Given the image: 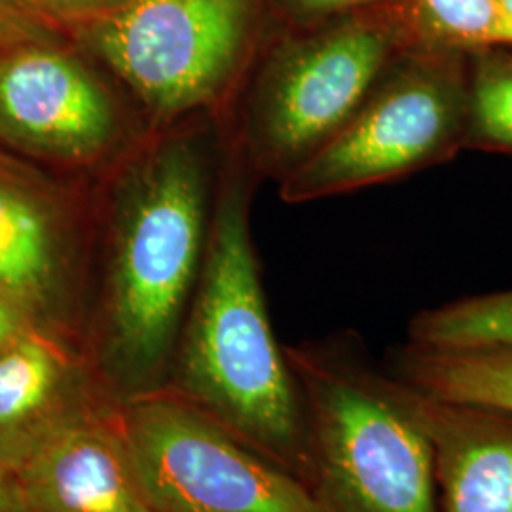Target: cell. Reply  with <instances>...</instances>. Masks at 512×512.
Here are the masks:
<instances>
[{"instance_id": "obj_1", "label": "cell", "mask_w": 512, "mask_h": 512, "mask_svg": "<svg viewBox=\"0 0 512 512\" xmlns=\"http://www.w3.org/2000/svg\"><path fill=\"white\" fill-rule=\"evenodd\" d=\"M224 135L213 116L154 129L129 150L109 211L110 346L148 378L175 346L207 249Z\"/></svg>"}, {"instance_id": "obj_2", "label": "cell", "mask_w": 512, "mask_h": 512, "mask_svg": "<svg viewBox=\"0 0 512 512\" xmlns=\"http://www.w3.org/2000/svg\"><path fill=\"white\" fill-rule=\"evenodd\" d=\"M255 175L224 143L202 272L179 348L188 403L285 467L302 454L293 366L275 340L251 232ZM202 410V408H200Z\"/></svg>"}, {"instance_id": "obj_3", "label": "cell", "mask_w": 512, "mask_h": 512, "mask_svg": "<svg viewBox=\"0 0 512 512\" xmlns=\"http://www.w3.org/2000/svg\"><path fill=\"white\" fill-rule=\"evenodd\" d=\"M420 37L395 0L262 46L219 120L226 145L258 183H283L365 103L391 63Z\"/></svg>"}, {"instance_id": "obj_4", "label": "cell", "mask_w": 512, "mask_h": 512, "mask_svg": "<svg viewBox=\"0 0 512 512\" xmlns=\"http://www.w3.org/2000/svg\"><path fill=\"white\" fill-rule=\"evenodd\" d=\"M262 10L264 0H124L76 38L162 129L226 114L262 48Z\"/></svg>"}, {"instance_id": "obj_5", "label": "cell", "mask_w": 512, "mask_h": 512, "mask_svg": "<svg viewBox=\"0 0 512 512\" xmlns=\"http://www.w3.org/2000/svg\"><path fill=\"white\" fill-rule=\"evenodd\" d=\"M471 54L418 42L385 71L325 147L277 184L285 203H310L399 181L467 147Z\"/></svg>"}, {"instance_id": "obj_6", "label": "cell", "mask_w": 512, "mask_h": 512, "mask_svg": "<svg viewBox=\"0 0 512 512\" xmlns=\"http://www.w3.org/2000/svg\"><path fill=\"white\" fill-rule=\"evenodd\" d=\"M287 357L308 389L319 495L330 512H439L433 442L416 391L310 349Z\"/></svg>"}, {"instance_id": "obj_7", "label": "cell", "mask_w": 512, "mask_h": 512, "mask_svg": "<svg viewBox=\"0 0 512 512\" xmlns=\"http://www.w3.org/2000/svg\"><path fill=\"white\" fill-rule=\"evenodd\" d=\"M120 433L156 512H330L287 467L253 454L194 404L137 401Z\"/></svg>"}, {"instance_id": "obj_8", "label": "cell", "mask_w": 512, "mask_h": 512, "mask_svg": "<svg viewBox=\"0 0 512 512\" xmlns=\"http://www.w3.org/2000/svg\"><path fill=\"white\" fill-rule=\"evenodd\" d=\"M118 101L78 55L48 38L0 54V143L59 164L88 165L120 143Z\"/></svg>"}, {"instance_id": "obj_9", "label": "cell", "mask_w": 512, "mask_h": 512, "mask_svg": "<svg viewBox=\"0 0 512 512\" xmlns=\"http://www.w3.org/2000/svg\"><path fill=\"white\" fill-rule=\"evenodd\" d=\"M27 511L156 512L143 494L122 433L97 421L54 423L27 440L18 461Z\"/></svg>"}, {"instance_id": "obj_10", "label": "cell", "mask_w": 512, "mask_h": 512, "mask_svg": "<svg viewBox=\"0 0 512 512\" xmlns=\"http://www.w3.org/2000/svg\"><path fill=\"white\" fill-rule=\"evenodd\" d=\"M69 196L0 147V293L35 321L52 306L78 239Z\"/></svg>"}, {"instance_id": "obj_11", "label": "cell", "mask_w": 512, "mask_h": 512, "mask_svg": "<svg viewBox=\"0 0 512 512\" xmlns=\"http://www.w3.org/2000/svg\"><path fill=\"white\" fill-rule=\"evenodd\" d=\"M416 395L442 512H512V414Z\"/></svg>"}, {"instance_id": "obj_12", "label": "cell", "mask_w": 512, "mask_h": 512, "mask_svg": "<svg viewBox=\"0 0 512 512\" xmlns=\"http://www.w3.org/2000/svg\"><path fill=\"white\" fill-rule=\"evenodd\" d=\"M404 370L414 389L435 401L512 414V344L467 349L410 346Z\"/></svg>"}, {"instance_id": "obj_13", "label": "cell", "mask_w": 512, "mask_h": 512, "mask_svg": "<svg viewBox=\"0 0 512 512\" xmlns=\"http://www.w3.org/2000/svg\"><path fill=\"white\" fill-rule=\"evenodd\" d=\"M410 346L467 349L512 344V289L478 294L421 311L410 323Z\"/></svg>"}, {"instance_id": "obj_14", "label": "cell", "mask_w": 512, "mask_h": 512, "mask_svg": "<svg viewBox=\"0 0 512 512\" xmlns=\"http://www.w3.org/2000/svg\"><path fill=\"white\" fill-rule=\"evenodd\" d=\"M425 42L512 50V16L499 0H404Z\"/></svg>"}, {"instance_id": "obj_15", "label": "cell", "mask_w": 512, "mask_h": 512, "mask_svg": "<svg viewBox=\"0 0 512 512\" xmlns=\"http://www.w3.org/2000/svg\"><path fill=\"white\" fill-rule=\"evenodd\" d=\"M61 378L54 348L37 332L0 351V431H16L52 401Z\"/></svg>"}, {"instance_id": "obj_16", "label": "cell", "mask_w": 512, "mask_h": 512, "mask_svg": "<svg viewBox=\"0 0 512 512\" xmlns=\"http://www.w3.org/2000/svg\"><path fill=\"white\" fill-rule=\"evenodd\" d=\"M471 54L467 147L512 152V54L484 48Z\"/></svg>"}, {"instance_id": "obj_17", "label": "cell", "mask_w": 512, "mask_h": 512, "mask_svg": "<svg viewBox=\"0 0 512 512\" xmlns=\"http://www.w3.org/2000/svg\"><path fill=\"white\" fill-rule=\"evenodd\" d=\"M124 0H0V25L19 38L76 37Z\"/></svg>"}, {"instance_id": "obj_18", "label": "cell", "mask_w": 512, "mask_h": 512, "mask_svg": "<svg viewBox=\"0 0 512 512\" xmlns=\"http://www.w3.org/2000/svg\"><path fill=\"white\" fill-rule=\"evenodd\" d=\"M387 2L395 0H281V14L289 29H304Z\"/></svg>"}, {"instance_id": "obj_19", "label": "cell", "mask_w": 512, "mask_h": 512, "mask_svg": "<svg viewBox=\"0 0 512 512\" xmlns=\"http://www.w3.org/2000/svg\"><path fill=\"white\" fill-rule=\"evenodd\" d=\"M35 332L33 321L18 304L0 293V351L16 344L23 336Z\"/></svg>"}, {"instance_id": "obj_20", "label": "cell", "mask_w": 512, "mask_h": 512, "mask_svg": "<svg viewBox=\"0 0 512 512\" xmlns=\"http://www.w3.org/2000/svg\"><path fill=\"white\" fill-rule=\"evenodd\" d=\"M27 511L25 501L21 497L18 482L8 473V467L0 458V512H23Z\"/></svg>"}, {"instance_id": "obj_21", "label": "cell", "mask_w": 512, "mask_h": 512, "mask_svg": "<svg viewBox=\"0 0 512 512\" xmlns=\"http://www.w3.org/2000/svg\"><path fill=\"white\" fill-rule=\"evenodd\" d=\"M21 40H23V38L12 35L10 31H6V29L0 25V54H2L8 46H12V44H16V42H21Z\"/></svg>"}, {"instance_id": "obj_22", "label": "cell", "mask_w": 512, "mask_h": 512, "mask_svg": "<svg viewBox=\"0 0 512 512\" xmlns=\"http://www.w3.org/2000/svg\"><path fill=\"white\" fill-rule=\"evenodd\" d=\"M499 2L503 4V8L512 16V0H499Z\"/></svg>"}]
</instances>
